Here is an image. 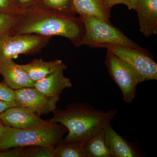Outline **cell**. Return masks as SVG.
I'll use <instances>...</instances> for the list:
<instances>
[{"label": "cell", "instance_id": "1", "mask_svg": "<svg viewBox=\"0 0 157 157\" xmlns=\"http://www.w3.org/2000/svg\"><path fill=\"white\" fill-rule=\"evenodd\" d=\"M84 24L81 17L36 7L19 14L13 33L67 38L76 47L81 46L84 36Z\"/></svg>", "mask_w": 157, "mask_h": 157}, {"label": "cell", "instance_id": "2", "mask_svg": "<svg viewBox=\"0 0 157 157\" xmlns=\"http://www.w3.org/2000/svg\"><path fill=\"white\" fill-rule=\"evenodd\" d=\"M117 110L105 112L86 102L70 104L64 109H56L49 121L61 124L68 134L63 141L84 143L110 123L117 114Z\"/></svg>", "mask_w": 157, "mask_h": 157}, {"label": "cell", "instance_id": "3", "mask_svg": "<svg viewBox=\"0 0 157 157\" xmlns=\"http://www.w3.org/2000/svg\"><path fill=\"white\" fill-rule=\"evenodd\" d=\"M67 132L63 125L50 121L47 124L29 128L6 126L0 136V150L31 146L55 148Z\"/></svg>", "mask_w": 157, "mask_h": 157}, {"label": "cell", "instance_id": "4", "mask_svg": "<svg viewBox=\"0 0 157 157\" xmlns=\"http://www.w3.org/2000/svg\"><path fill=\"white\" fill-rule=\"evenodd\" d=\"M80 17L85 28L81 45L97 48L104 45H109L144 50L111 24L92 16Z\"/></svg>", "mask_w": 157, "mask_h": 157}, {"label": "cell", "instance_id": "5", "mask_svg": "<svg viewBox=\"0 0 157 157\" xmlns=\"http://www.w3.org/2000/svg\"><path fill=\"white\" fill-rule=\"evenodd\" d=\"M51 38L34 34L8 35L0 37V62L13 59L21 55L39 53Z\"/></svg>", "mask_w": 157, "mask_h": 157}, {"label": "cell", "instance_id": "6", "mask_svg": "<svg viewBox=\"0 0 157 157\" xmlns=\"http://www.w3.org/2000/svg\"><path fill=\"white\" fill-rule=\"evenodd\" d=\"M105 65L113 80L119 87L124 101L131 104L136 97L139 77L126 63L107 50Z\"/></svg>", "mask_w": 157, "mask_h": 157}, {"label": "cell", "instance_id": "7", "mask_svg": "<svg viewBox=\"0 0 157 157\" xmlns=\"http://www.w3.org/2000/svg\"><path fill=\"white\" fill-rule=\"evenodd\" d=\"M122 59L133 69L140 82L157 79V64L145 50L109 45H102Z\"/></svg>", "mask_w": 157, "mask_h": 157}, {"label": "cell", "instance_id": "8", "mask_svg": "<svg viewBox=\"0 0 157 157\" xmlns=\"http://www.w3.org/2000/svg\"><path fill=\"white\" fill-rule=\"evenodd\" d=\"M14 91L16 106L29 109L39 115L54 112L59 100L47 97L34 87L23 88Z\"/></svg>", "mask_w": 157, "mask_h": 157}, {"label": "cell", "instance_id": "9", "mask_svg": "<svg viewBox=\"0 0 157 157\" xmlns=\"http://www.w3.org/2000/svg\"><path fill=\"white\" fill-rule=\"evenodd\" d=\"M106 145L112 157H144L145 154L140 150L138 144L131 142L121 136L113 128L111 124L104 128Z\"/></svg>", "mask_w": 157, "mask_h": 157}, {"label": "cell", "instance_id": "10", "mask_svg": "<svg viewBox=\"0 0 157 157\" xmlns=\"http://www.w3.org/2000/svg\"><path fill=\"white\" fill-rule=\"evenodd\" d=\"M0 121L6 126L17 129H25L47 124L39 115L29 109L14 106L0 113Z\"/></svg>", "mask_w": 157, "mask_h": 157}, {"label": "cell", "instance_id": "11", "mask_svg": "<svg viewBox=\"0 0 157 157\" xmlns=\"http://www.w3.org/2000/svg\"><path fill=\"white\" fill-rule=\"evenodd\" d=\"M67 68V65L63 63L56 71L34 82L33 87L47 97L59 100L63 91L73 86L70 78L64 74V71Z\"/></svg>", "mask_w": 157, "mask_h": 157}, {"label": "cell", "instance_id": "12", "mask_svg": "<svg viewBox=\"0 0 157 157\" xmlns=\"http://www.w3.org/2000/svg\"><path fill=\"white\" fill-rule=\"evenodd\" d=\"M0 74L2 76L4 83L12 90L34 87V82L20 65L12 59L0 62Z\"/></svg>", "mask_w": 157, "mask_h": 157}, {"label": "cell", "instance_id": "13", "mask_svg": "<svg viewBox=\"0 0 157 157\" xmlns=\"http://www.w3.org/2000/svg\"><path fill=\"white\" fill-rule=\"evenodd\" d=\"M137 11L140 32L145 37L157 33V0H137Z\"/></svg>", "mask_w": 157, "mask_h": 157}, {"label": "cell", "instance_id": "14", "mask_svg": "<svg viewBox=\"0 0 157 157\" xmlns=\"http://www.w3.org/2000/svg\"><path fill=\"white\" fill-rule=\"evenodd\" d=\"M73 14L82 16H92L111 24L110 10L103 0H72Z\"/></svg>", "mask_w": 157, "mask_h": 157}, {"label": "cell", "instance_id": "15", "mask_svg": "<svg viewBox=\"0 0 157 157\" xmlns=\"http://www.w3.org/2000/svg\"><path fill=\"white\" fill-rule=\"evenodd\" d=\"M63 64L61 60L45 61L42 59H35L29 63L20 66L35 82L56 71Z\"/></svg>", "mask_w": 157, "mask_h": 157}, {"label": "cell", "instance_id": "16", "mask_svg": "<svg viewBox=\"0 0 157 157\" xmlns=\"http://www.w3.org/2000/svg\"><path fill=\"white\" fill-rule=\"evenodd\" d=\"M85 157H112L105 142L104 128L85 141Z\"/></svg>", "mask_w": 157, "mask_h": 157}, {"label": "cell", "instance_id": "17", "mask_svg": "<svg viewBox=\"0 0 157 157\" xmlns=\"http://www.w3.org/2000/svg\"><path fill=\"white\" fill-rule=\"evenodd\" d=\"M83 144V142L62 140L54 148V157H85Z\"/></svg>", "mask_w": 157, "mask_h": 157}, {"label": "cell", "instance_id": "18", "mask_svg": "<svg viewBox=\"0 0 157 157\" xmlns=\"http://www.w3.org/2000/svg\"><path fill=\"white\" fill-rule=\"evenodd\" d=\"M19 14L0 11V37L12 35L17 25Z\"/></svg>", "mask_w": 157, "mask_h": 157}, {"label": "cell", "instance_id": "19", "mask_svg": "<svg viewBox=\"0 0 157 157\" xmlns=\"http://www.w3.org/2000/svg\"><path fill=\"white\" fill-rule=\"evenodd\" d=\"M72 0H40L39 8L47 10L76 15L72 9Z\"/></svg>", "mask_w": 157, "mask_h": 157}, {"label": "cell", "instance_id": "20", "mask_svg": "<svg viewBox=\"0 0 157 157\" xmlns=\"http://www.w3.org/2000/svg\"><path fill=\"white\" fill-rule=\"evenodd\" d=\"M54 148L43 146H33L26 149V157H54Z\"/></svg>", "mask_w": 157, "mask_h": 157}, {"label": "cell", "instance_id": "21", "mask_svg": "<svg viewBox=\"0 0 157 157\" xmlns=\"http://www.w3.org/2000/svg\"><path fill=\"white\" fill-rule=\"evenodd\" d=\"M14 90L8 86L4 82H0V100L6 102H14Z\"/></svg>", "mask_w": 157, "mask_h": 157}, {"label": "cell", "instance_id": "22", "mask_svg": "<svg viewBox=\"0 0 157 157\" xmlns=\"http://www.w3.org/2000/svg\"><path fill=\"white\" fill-rule=\"evenodd\" d=\"M107 8L110 10L112 7L118 4H122L128 7L129 10H135L137 0H103Z\"/></svg>", "mask_w": 157, "mask_h": 157}, {"label": "cell", "instance_id": "23", "mask_svg": "<svg viewBox=\"0 0 157 157\" xmlns=\"http://www.w3.org/2000/svg\"><path fill=\"white\" fill-rule=\"evenodd\" d=\"M17 147L0 150V157H26V149Z\"/></svg>", "mask_w": 157, "mask_h": 157}, {"label": "cell", "instance_id": "24", "mask_svg": "<svg viewBox=\"0 0 157 157\" xmlns=\"http://www.w3.org/2000/svg\"><path fill=\"white\" fill-rule=\"evenodd\" d=\"M22 11L15 6L13 0H0V11L19 14Z\"/></svg>", "mask_w": 157, "mask_h": 157}, {"label": "cell", "instance_id": "25", "mask_svg": "<svg viewBox=\"0 0 157 157\" xmlns=\"http://www.w3.org/2000/svg\"><path fill=\"white\" fill-rule=\"evenodd\" d=\"M16 6L22 11L35 7L33 5L35 0H16Z\"/></svg>", "mask_w": 157, "mask_h": 157}, {"label": "cell", "instance_id": "26", "mask_svg": "<svg viewBox=\"0 0 157 157\" xmlns=\"http://www.w3.org/2000/svg\"><path fill=\"white\" fill-rule=\"evenodd\" d=\"M16 106L14 102H9L0 100V113L6 111L10 107Z\"/></svg>", "mask_w": 157, "mask_h": 157}, {"label": "cell", "instance_id": "27", "mask_svg": "<svg viewBox=\"0 0 157 157\" xmlns=\"http://www.w3.org/2000/svg\"><path fill=\"white\" fill-rule=\"evenodd\" d=\"M5 128H6V126L0 121V136L2 134L5 130Z\"/></svg>", "mask_w": 157, "mask_h": 157}]
</instances>
